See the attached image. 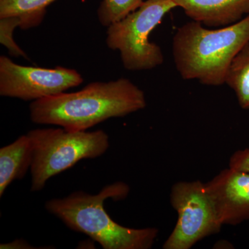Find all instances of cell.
Returning <instances> with one entry per match:
<instances>
[{
  "label": "cell",
  "mask_w": 249,
  "mask_h": 249,
  "mask_svg": "<svg viewBox=\"0 0 249 249\" xmlns=\"http://www.w3.org/2000/svg\"><path fill=\"white\" fill-rule=\"evenodd\" d=\"M145 93L127 78L89 83L76 92L61 93L32 101L30 119L70 131H87L111 118L143 109Z\"/></svg>",
  "instance_id": "6da1fadb"
},
{
  "label": "cell",
  "mask_w": 249,
  "mask_h": 249,
  "mask_svg": "<svg viewBox=\"0 0 249 249\" xmlns=\"http://www.w3.org/2000/svg\"><path fill=\"white\" fill-rule=\"evenodd\" d=\"M249 42V15L239 22L219 29H209L196 21L187 22L174 35V62L184 80L201 84H225L229 67Z\"/></svg>",
  "instance_id": "7a4b0ae2"
},
{
  "label": "cell",
  "mask_w": 249,
  "mask_h": 249,
  "mask_svg": "<svg viewBox=\"0 0 249 249\" xmlns=\"http://www.w3.org/2000/svg\"><path fill=\"white\" fill-rule=\"evenodd\" d=\"M129 193L128 185L118 181L104 187L97 195L76 191L62 199H51L46 202L45 209L71 230L89 236L104 249H151L158 229L124 227L105 209L106 199L121 200Z\"/></svg>",
  "instance_id": "3957f363"
},
{
  "label": "cell",
  "mask_w": 249,
  "mask_h": 249,
  "mask_svg": "<svg viewBox=\"0 0 249 249\" xmlns=\"http://www.w3.org/2000/svg\"><path fill=\"white\" fill-rule=\"evenodd\" d=\"M34 147L31 166V191L43 189L52 177L70 169L80 160L96 159L109 147L103 130L70 131L62 128L36 129L27 133Z\"/></svg>",
  "instance_id": "277c9868"
},
{
  "label": "cell",
  "mask_w": 249,
  "mask_h": 249,
  "mask_svg": "<svg viewBox=\"0 0 249 249\" xmlns=\"http://www.w3.org/2000/svg\"><path fill=\"white\" fill-rule=\"evenodd\" d=\"M176 7L173 0H146L107 27L106 43L109 49L119 51L125 70H152L163 63L161 49L150 42L149 36L165 15Z\"/></svg>",
  "instance_id": "5b68a950"
},
{
  "label": "cell",
  "mask_w": 249,
  "mask_h": 249,
  "mask_svg": "<svg viewBox=\"0 0 249 249\" xmlns=\"http://www.w3.org/2000/svg\"><path fill=\"white\" fill-rule=\"evenodd\" d=\"M170 196L178 219L163 249H190L205 237L220 232L223 225L206 183L179 181L172 187Z\"/></svg>",
  "instance_id": "8992f818"
},
{
  "label": "cell",
  "mask_w": 249,
  "mask_h": 249,
  "mask_svg": "<svg viewBox=\"0 0 249 249\" xmlns=\"http://www.w3.org/2000/svg\"><path fill=\"white\" fill-rule=\"evenodd\" d=\"M83 83L73 69L23 66L9 57H0V95L23 101H37L65 92Z\"/></svg>",
  "instance_id": "52a82bcc"
},
{
  "label": "cell",
  "mask_w": 249,
  "mask_h": 249,
  "mask_svg": "<svg viewBox=\"0 0 249 249\" xmlns=\"http://www.w3.org/2000/svg\"><path fill=\"white\" fill-rule=\"evenodd\" d=\"M206 184L222 225L249 220V173L229 168Z\"/></svg>",
  "instance_id": "ba28073f"
},
{
  "label": "cell",
  "mask_w": 249,
  "mask_h": 249,
  "mask_svg": "<svg viewBox=\"0 0 249 249\" xmlns=\"http://www.w3.org/2000/svg\"><path fill=\"white\" fill-rule=\"evenodd\" d=\"M193 21L208 27H227L249 15V0H173Z\"/></svg>",
  "instance_id": "9c48e42d"
},
{
  "label": "cell",
  "mask_w": 249,
  "mask_h": 249,
  "mask_svg": "<svg viewBox=\"0 0 249 249\" xmlns=\"http://www.w3.org/2000/svg\"><path fill=\"white\" fill-rule=\"evenodd\" d=\"M34 147L27 134L0 149V196L15 180L24 178L31 169Z\"/></svg>",
  "instance_id": "30bf717a"
},
{
  "label": "cell",
  "mask_w": 249,
  "mask_h": 249,
  "mask_svg": "<svg viewBox=\"0 0 249 249\" xmlns=\"http://www.w3.org/2000/svg\"><path fill=\"white\" fill-rule=\"evenodd\" d=\"M55 0H0V18L15 16L19 28L27 30L40 25L47 8Z\"/></svg>",
  "instance_id": "8fae6325"
},
{
  "label": "cell",
  "mask_w": 249,
  "mask_h": 249,
  "mask_svg": "<svg viewBox=\"0 0 249 249\" xmlns=\"http://www.w3.org/2000/svg\"><path fill=\"white\" fill-rule=\"evenodd\" d=\"M225 84L235 93L240 107L249 110V42L232 60Z\"/></svg>",
  "instance_id": "7c38bea8"
},
{
  "label": "cell",
  "mask_w": 249,
  "mask_h": 249,
  "mask_svg": "<svg viewBox=\"0 0 249 249\" xmlns=\"http://www.w3.org/2000/svg\"><path fill=\"white\" fill-rule=\"evenodd\" d=\"M143 0H103L97 11L98 20L109 27L138 9Z\"/></svg>",
  "instance_id": "4fadbf2b"
},
{
  "label": "cell",
  "mask_w": 249,
  "mask_h": 249,
  "mask_svg": "<svg viewBox=\"0 0 249 249\" xmlns=\"http://www.w3.org/2000/svg\"><path fill=\"white\" fill-rule=\"evenodd\" d=\"M19 27V20L15 16L0 18V42L14 57H23L27 58V54L15 42V29Z\"/></svg>",
  "instance_id": "5bb4252c"
},
{
  "label": "cell",
  "mask_w": 249,
  "mask_h": 249,
  "mask_svg": "<svg viewBox=\"0 0 249 249\" xmlns=\"http://www.w3.org/2000/svg\"><path fill=\"white\" fill-rule=\"evenodd\" d=\"M229 165L232 169L249 173V147L234 152Z\"/></svg>",
  "instance_id": "9a60e30c"
},
{
  "label": "cell",
  "mask_w": 249,
  "mask_h": 249,
  "mask_svg": "<svg viewBox=\"0 0 249 249\" xmlns=\"http://www.w3.org/2000/svg\"><path fill=\"white\" fill-rule=\"evenodd\" d=\"M0 248L2 249H36L31 247L26 241L15 240L14 242L8 244H1Z\"/></svg>",
  "instance_id": "2e32d148"
}]
</instances>
